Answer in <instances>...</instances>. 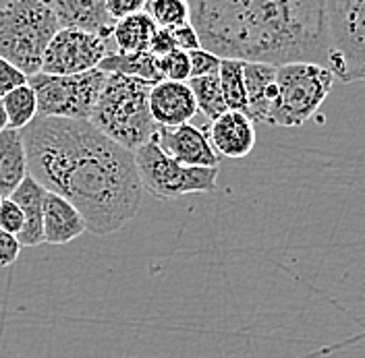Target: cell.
Masks as SVG:
<instances>
[{
    "label": "cell",
    "mask_w": 365,
    "mask_h": 358,
    "mask_svg": "<svg viewBox=\"0 0 365 358\" xmlns=\"http://www.w3.org/2000/svg\"><path fill=\"white\" fill-rule=\"evenodd\" d=\"M148 2H150V0H148Z\"/></svg>",
    "instance_id": "obj_34"
},
{
    "label": "cell",
    "mask_w": 365,
    "mask_h": 358,
    "mask_svg": "<svg viewBox=\"0 0 365 358\" xmlns=\"http://www.w3.org/2000/svg\"><path fill=\"white\" fill-rule=\"evenodd\" d=\"M326 67L341 83L365 81V0H324Z\"/></svg>",
    "instance_id": "obj_6"
},
{
    "label": "cell",
    "mask_w": 365,
    "mask_h": 358,
    "mask_svg": "<svg viewBox=\"0 0 365 358\" xmlns=\"http://www.w3.org/2000/svg\"><path fill=\"white\" fill-rule=\"evenodd\" d=\"M150 112L160 127H177L189 122L200 110L187 81L162 79L150 90Z\"/></svg>",
    "instance_id": "obj_11"
},
{
    "label": "cell",
    "mask_w": 365,
    "mask_h": 358,
    "mask_svg": "<svg viewBox=\"0 0 365 358\" xmlns=\"http://www.w3.org/2000/svg\"><path fill=\"white\" fill-rule=\"evenodd\" d=\"M145 4L148 0H106V9L114 21L145 11Z\"/></svg>",
    "instance_id": "obj_30"
},
{
    "label": "cell",
    "mask_w": 365,
    "mask_h": 358,
    "mask_svg": "<svg viewBox=\"0 0 365 358\" xmlns=\"http://www.w3.org/2000/svg\"><path fill=\"white\" fill-rule=\"evenodd\" d=\"M177 50V44H175V36H173V29H166V27H158L152 42H150V52L154 56H164L168 52Z\"/></svg>",
    "instance_id": "obj_31"
},
{
    "label": "cell",
    "mask_w": 365,
    "mask_h": 358,
    "mask_svg": "<svg viewBox=\"0 0 365 358\" xmlns=\"http://www.w3.org/2000/svg\"><path fill=\"white\" fill-rule=\"evenodd\" d=\"M255 122L245 112L227 110L210 127V141L218 156L245 157L255 147Z\"/></svg>",
    "instance_id": "obj_12"
},
{
    "label": "cell",
    "mask_w": 365,
    "mask_h": 358,
    "mask_svg": "<svg viewBox=\"0 0 365 358\" xmlns=\"http://www.w3.org/2000/svg\"><path fill=\"white\" fill-rule=\"evenodd\" d=\"M156 29H158V25L145 11L123 17V19H116L113 29L114 50H118V52L150 50V42H152Z\"/></svg>",
    "instance_id": "obj_19"
},
{
    "label": "cell",
    "mask_w": 365,
    "mask_h": 358,
    "mask_svg": "<svg viewBox=\"0 0 365 358\" xmlns=\"http://www.w3.org/2000/svg\"><path fill=\"white\" fill-rule=\"evenodd\" d=\"M9 129V118H6V112H4V104H2V98H0V133Z\"/></svg>",
    "instance_id": "obj_32"
},
{
    "label": "cell",
    "mask_w": 365,
    "mask_h": 358,
    "mask_svg": "<svg viewBox=\"0 0 365 358\" xmlns=\"http://www.w3.org/2000/svg\"><path fill=\"white\" fill-rule=\"evenodd\" d=\"M189 88L195 95L197 102V110L207 116L210 120H216L220 114L228 110L222 85H220V77L218 75H205V77H191Z\"/></svg>",
    "instance_id": "obj_22"
},
{
    "label": "cell",
    "mask_w": 365,
    "mask_h": 358,
    "mask_svg": "<svg viewBox=\"0 0 365 358\" xmlns=\"http://www.w3.org/2000/svg\"><path fill=\"white\" fill-rule=\"evenodd\" d=\"M133 156L143 191L160 201H175L191 193L216 191L218 166H185L164 154L154 139L139 145Z\"/></svg>",
    "instance_id": "obj_7"
},
{
    "label": "cell",
    "mask_w": 365,
    "mask_h": 358,
    "mask_svg": "<svg viewBox=\"0 0 365 358\" xmlns=\"http://www.w3.org/2000/svg\"><path fill=\"white\" fill-rule=\"evenodd\" d=\"M61 27L83 29L113 40L114 19L106 9V0H52Z\"/></svg>",
    "instance_id": "obj_13"
},
{
    "label": "cell",
    "mask_w": 365,
    "mask_h": 358,
    "mask_svg": "<svg viewBox=\"0 0 365 358\" xmlns=\"http://www.w3.org/2000/svg\"><path fill=\"white\" fill-rule=\"evenodd\" d=\"M173 36H175V44H177L179 50L191 52V50L202 48L200 33H197L195 25H193L191 21L182 23V25H179V27H173Z\"/></svg>",
    "instance_id": "obj_29"
},
{
    "label": "cell",
    "mask_w": 365,
    "mask_h": 358,
    "mask_svg": "<svg viewBox=\"0 0 365 358\" xmlns=\"http://www.w3.org/2000/svg\"><path fill=\"white\" fill-rule=\"evenodd\" d=\"M191 60V77H205V75H218L222 58L205 48H197L189 52Z\"/></svg>",
    "instance_id": "obj_25"
},
{
    "label": "cell",
    "mask_w": 365,
    "mask_h": 358,
    "mask_svg": "<svg viewBox=\"0 0 365 358\" xmlns=\"http://www.w3.org/2000/svg\"><path fill=\"white\" fill-rule=\"evenodd\" d=\"M202 48L247 63H319L328 40L324 0H187Z\"/></svg>",
    "instance_id": "obj_2"
},
{
    "label": "cell",
    "mask_w": 365,
    "mask_h": 358,
    "mask_svg": "<svg viewBox=\"0 0 365 358\" xmlns=\"http://www.w3.org/2000/svg\"><path fill=\"white\" fill-rule=\"evenodd\" d=\"M104 73H120V75H129V77H137L143 79L148 83H160L164 77L160 73L158 56H154L150 50L143 52H118V50H110L102 63L98 65Z\"/></svg>",
    "instance_id": "obj_18"
},
{
    "label": "cell",
    "mask_w": 365,
    "mask_h": 358,
    "mask_svg": "<svg viewBox=\"0 0 365 358\" xmlns=\"http://www.w3.org/2000/svg\"><path fill=\"white\" fill-rule=\"evenodd\" d=\"M44 186L34 179V177H25L21 184L15 189V193L11 195V199L21 207L25 224L19 232V243L21 246H40L44 245V201H46Z\"/></svg>",
    "instance_id": "obj_15"
},
{
    "label": "cell",
    "mask_w": 365,
    "mask_h": 358,
    "mask_svg": "<svg viewBox=\"0 0 365 358\" xmlns=\"http://www.w3.org/2000/svg\"><path fill=\"white\" fill-rule=\"evenodd\" d=\"M21 135L29 177L73 203L88 232L108 236L139 214L145 191L133 152L90 120L36 116Z\"/></svg>",
    "instance_id": "obj_1"
},
{
    "label": "cell",
    "mask_w": 365,
    "mask_h": 358,
    "mask_svg": "<svg viewBox=\"0 0 365 358\" xmlns=\"http://www.w3.org/2000/svg\"><path fill=\"white\" fill-rule=\"evenodd\" d=\"M158 147L181 162L185 166H220V156L214 149L210 135L202 129L193 127L191 122L177 125V127H160L152 137Z\"/></svg>",
    "instance_id": "obj_10"
},
{
    "label": "cell",
    "mask_w": 365,
    "mask_h": 358,
    "mask_svg": "<svg viewBox=\"0 0 365 358\" xmlns=\"http://www.w3.org/2000/svg\"><path fill=\"white\" fill-rule=\"evenodd\" d=\"M23 224H25V218H23L21 207L11 197H4L2 203H0V228H4L6 232L19 236Z\"/></svg>",
    "instance_id": "obj_26"
},
{
    "label": "cell",
    "mask_w": 365,
    "mask_h": 358,
    "mask_svg": "<svg viewBox=\"0 0 365 358\" xmlns=\"http://www.w3.org/2000/svg\"><path fill=\"white\" fill-rule=\"evenodd\" d=\"M334 83V73L319 63L297 60L276 65V98L268 125L301 127L318 112Z\"/></svg>",
    "instance_id": "obj_5"
},
{
    "label": "cell",
    "mask_w": 365,
    "mask_h": 358,
    "mask_svg": "<svg viewBox=\"0 0 365 358\" xmlns=\"http://www.w3.org/2000/svg\"><path fill=\"white\" fill-rule=\"evenodd\" d=\"M110 42L98 33L83 29L61 27L42 56V73L48 75H77L98 68L110 52Z\"/></svg>",
    "instance_id": "obj_9"
},
{
    "label": "cell",
    "mask_w": 365,
    "mask_h": 358,
    "mask_svg": "<svg viewBox=\"0 0 365 358\" xmlns=\"http://www.w3.org/2000/svg\"><path fill=\"white\" fill-rule=\"evenodd\" d=\"M2 104H4L6 118H9V129L23 131L38 116V98L29 83L4 93Z\"/></svg>",
    "instance_id": "obj_20"
},
{
    "label": "cell",
    "mask_w": 365,
    "mask_h": 358,
    "mask_svg": "<svg viewBox=\"0 0 365 358\" xmlns=\"http://www.w3.org/2000/svg\"><path fill=\"white\" fill-rule=\"evenodd\" d=\"M218 77H220V85H222V93H225L228 110L245 112V108H247L245 60H239V58H222Z\"/></svg>",
    "instance_id": "obj_21"
},
{
    "label": "cell",
    "mask_w": 365,
    "mask_h": 358,
    "mask_svg": "<svg viewBox=\"0 0 365 358\" xmlns=\"http://www.w3.org/2000/svg\"><path fill=\"white\" fill-rule=\"evenodd\" d=\"M27 174V152L21 131L4 129L0 133V197H11Z\"/></svg>",
    "instance_id": "obj_17"
},
{
    "label": "cell",
    "mask_w": 365,
    "mask_h": 358,
    "mask_svg": "<svg viewBox=\"0 0 365 358\" xmlns=\"http://www.w3.org/2000/svg\"><path fill=\"white\" fill-rule=\"evenodd\" d=\"M160 73L168 81H189L191 79V60L189 52L185 50H173L158 58Z\"/></svg>",
    "instance_id": "obj_24"
},
{
    "label": "cell",
    "mask_w": 365,
    "mask_h": 358,
    "mask_svg": "<svg viewBox=\"0 0 365 358\" xmlns=\"http://www.w3.org/2000/svg\"><path fill=\"white\" fill-rule=\"evenodd\" d=\"M58 29L52 0H9L0 6V56L31 77L42 70V56Z\"/></svg>",
    "instance_id": "obj_4"
},
{
    "label": "cell",
    "mask_w": 365,
    "mask_h": 358,
    "mask_svg": "<svg viewBox=\"0 0 365 358\" xmlns=\"http://www.w3.org/2000/svg\"><path fill=\"white\" fill-rule=\"evenodd\" d=\"M245 90H247L245 114L253 122L268 125V114L276 98V65L245 60Z\"/></svg>",
    "instance_id": "obj_16"
},
{
    "label": "cell",
    "mask_w": 365,
    "mask_h": 358,
    "mask_svg": "<svg viewBox=\"0 0 365 358\" xmlns=\"http://www.w3.org/2000/svg\"><path fill=\"white\" fill-rule=\"evenodd\" d=\"M25 83H27V75L21 68L15 67L11 60L0 56V98L15 88H19V85H25Z\"/></svg>",
    "instance_id": "obj_27"
},
{
    "label": "cell",
    "mask_w": 365,
    "mask_h": 358,
    "mask_svg": "<svg viewBox=\"0 0 365 358\" xmlns=\"http://www.w3.org/2000/svg\"><path fill=\"white\" fill-rule=\"evenodd\" d=\"M2 199H4V197H0V203H2Z\"/></svg>",
    "instance_id": "obj_33"
},
{
    "label": "cell",
    "mask_w": 365,
    "mask_h": 358,
    "mask_svg": "<svg viewBox=\"0 0 365 358\" xmlns=\"http://www.w3.org/2000/svg\"><path fill=\"white\" fill-rule=\"evenodd\" d=\"M106 77L108 73L102 68H91L77 75H48L40 70L27 77V83L38 98V116L90 120Z\"/></svg>",
    "instance_id": "obj_8"
},
{
    "label": "cell",
    "mask_w": 365,
    "mask_h": 358,
    "mask_svg": "<svg viewBox=\"0 0 365 358\" xmlns=\"http://www.w3.org/2000/svg\"><path fill=\"white\" fill-rule=\"evenodd\" d=\"M88 232V224L79 209L63 195L50 193L44 201V243L63 246Z\"/></svg>",
    "instance_id": "obj_14"
},
{
    "label": "cell",
    "mask_w": 365,
    "mask_h": 358,
    "mask_svg": "<svg viewBox=\"0 0 365 358\" xmlns=\"http://www.w3.org/2000/svg\"><path fill=\"white\" fill-rule=\"evenodd\" d=\"M150 90L152 83L143 79L108 73L90 114V122L118 145L135 152L158 129L150 112Z\"/></svg>",
    "instance_id": "obj_3"
},
{
    "label": "cell",
    "mask_w": 365,
    "mask_h": 358,
    "mask_svg": "<svg viewBox=\"0 0 365 358\" xmlns=\"http://www.w3.org/2000/svg\"><path fill=\"white\" fill-rule=\"evenodd\" d=\"M145 13L154 19L158 27H166V29L191 21L187 0H150L145 4Z\"/></svg>",
    "instance_id": "obj_23"
},
{
    "label": "cell",
    "mask_w": 365,
    "mask_h": 358,
    "mask_svg": "<svg viewBox=\"0 0 365 358\" xmlns=\"http://www.w3.org/2000/svg\"><path fill=\"white\" fill-rule=\"evenodd\" d=\"M21 255V243L15 234L0 228V268H11Z\"/></svg>",
    "instance_id": "obj_28"
}]
</instances>
